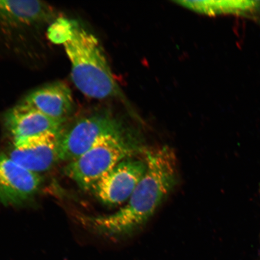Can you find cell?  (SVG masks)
Here are the masks:
<instances>
[{"label":"cell","mask_w":260,"mask_h":260,"mask_svg":"<svg viewBox=\"0 0 260 260\" xmlns=\"http://www.w3.org/2000/svg\"><path fill=\"white\" fill-rule=\"evenodd\" d=\"M19 103L56 121L65 122L72 113V92L67 84L55 82L28 93Z\"/></svg>","instance_id":"9"},{"label":"cell","mask_w":260,"mask_h":260,"mask_svg":"<svg viewBox=\"0 0 260 260\" xmlns=\"http://www.w3.org/2000/svg\"><path fill=\"white\" fill-rule=\"evenodd\" d=\"M178 4L206 15L242 14L258 6L255 1H181Z\"/></svg>","instance_id":"11"},{"label":"cell","mask_w":260,"mask_h":260,"mask_svg":"<svg viewBox=\"0 0 260 260\" xmlns=\"http://www.w3.org/2000/svg\"><path fill=\"white\" fill-rule=\"evenodd\" d=\"M143 150L141 139L133 130L125 134L110 136L68 162L64 172L81 188L91 190L119 162L136 156Z\"/></svg>","instance_id":"3"},{"label":"cell","mask_w":260,"mask_h":260,"mask_svg":"<svg viewBox=\"0 0 260 260\" xmlns=\"http://www.w3.org/2000/svg\"><path fill=\"white\" fill-rule=\"evenodd\" d=\"M146 170L145 158L136 156L126 158L98 181L91 191L101 203L120 206L129 200Z\"/></svg>","instance_id":"5"},{"label":"cell","mask_w":260,"mask_h":260,"mask_svg":"<svg viewBox=\"0 0 260 260\" xmlns=\"http://www.w3.org/2000/svg\"><path fill=\"white\" fill-rule=\"evenodd\" d=\"M3 121L13 141L47 133H60L64 124L21 103L6 112Z\"/></svg>","instance_id":"10"},{"label":"cell","mask_w":260,"mask_h":260,"mask_svg":"<svg viewBox=\"0 0 260 260\" xmlns=\"http://www.w3.org/2000/svg\"><path fill=\"white\" fill-rule=\"evenodd\" d=\"M61 132L47 133L13 141L7 155L18 164L35 173L47 171L60 160Z\"/></svg>","instance_id":"7"},{"label":"cell","mask_w":260,"mask_h":260,"mask_svg":"<svg viewBox=\"0 0 260 260\" xmlns=\"http://www.w3.org/2000/svg\"><path fill=\"white\" fill-rule=\"evenodd\" d=\"M58 16L53 6L41 1L0 0V32L12 36L50 25Z\"/></svg>","instance_id":"6"},{"label":"cell","mask_w":260,"mask_h":260,"mask_svg":"<svg viewBox=\"0 0 260 260\" xmlns=\"http://www.w3.org/2000/svg\"><path fill=\"white\" fill-rule=\"evenodd\" d=\"M47 36L61 45L71 64V77L83 95L97 100L119 93L105 51L98 39L78 22L58 17L48 26Z\"/></svg>","instance_id":"2"},{"label":"cell","mask_w":260,"mask_h":260,"mask_svg":"<svg viewBox=\"0 0 260 260\" xmlns=\"http://www.w3.org/2000/svg\"><path fill=\"white\" fill-rule=\"evenodd\" d=\"M40 175L17 164L7 154H0V204L19 206L37 193Z\"/></svg>","instance_id":"8"},{"label":"cell","mask_w":260,"mask_h":260,"mask_svg":"<svg viewBox=\"0 0 260 260\" xmlns=\"http://www.w3.org/2000/svg\"><path fill=\"white\" fill-rule=\"evenodd\" d=\"M132 131L124 122L107 112H97L83 117L60 137V160L71 161L110 136Z\"/></svg>","instance_id":"4"},{"label":"cell","mask_w":260,"mask_h":260,"mask_svg":"<svg viewBox=\"0 0 260 260\" xmlns=\"http://www.w3.org/2000/svg\"><path fill=\"white\" fill-rule=\"evenodd\" d=\"M146 170L129 200L116 212L92 217L90 226L114 238L129 236L144 226L173 190L178 180L176 155L167 146L146 152Z\"/></svg>","instance_id":"1"}]
</instances>
